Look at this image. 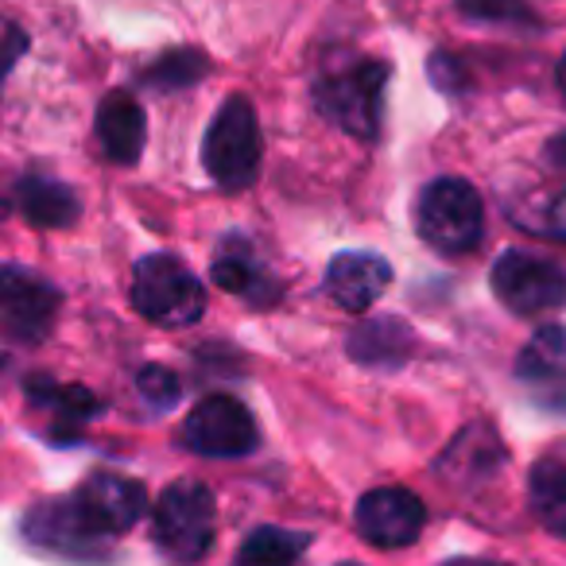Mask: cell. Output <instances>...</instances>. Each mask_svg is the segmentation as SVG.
I'll return each mask as SVG.
<instances>
[{
    "instance_id": "9c48e42d",
    "label": "cell",
    "mask_w": 566,
    "mask_h": 566,
    "mask_svg": "<svg viewBox=\"0 0 566 566\" xmlns=\"http://www.w3.org/2000/svg\"><path fill=\"white\" fill-rule=\"evenodd\" d=\"M71 504L78 512V520L86 524L90 535L97 539H109L120 535L144 516L148 509V493H144L140 481L120 478V473H94L90 481H82L71 493Z\"/></svg>"
},
{
    "instance_id": "f1b7e54d",
    "label": "cell",
    "mask_w": 566,
    "mask_h": 566,
    "mask_svg": "<svg viewBox=\"0 0 566 566\" xmlns=\"http://www.w3.org/2000/svg\"><path fill=\"white\" fill-rule=\"evenodd\" d=\"M338 566H361V563H338Z\"/></svg>"
},
{
    "instance_id": "7c38bea8",
    "label": "cell",
    "mask_w": 566,
    "mask_h": 566,
    "mask_svg": "<svg viewBox=\"0 0 566 566\" xmlns=\"http://www.w3.org/2000/svg\"><path fill=\"white\" fill-rule=\"evenodd\" d=\"M24 535L35 547L51 551V555H63V558H78V563H90V558H97V551H102V539L86 532V524H82L78 512H74L71 496L35 504L24 516Z\"/></svg>"
},
{
    "instance_id": "cb8c5ba5",
    "label": "cell",
    "mask_w": 566,
    "mask_h": 566,
    "mask_svg": "<svg viewBox=\"0 0 566 566\" xmlns=\"http://www.w3.org/2000/svg\"><path fill=\"white\" fill-rule=\"evenodd\" d=\"M24 51H28V35L12 20L0 17V86H4V78L12 74V66L20 63Z\"/></svg>"
},
{
    "instance_id": "5b68a950",
    "label": "cell",
    "mask_w": 566,
    "mask_h": 566,
    "mask_svg": "<svg viewBox=\"0 0 566 566\" xmlns=\"http://www.w3.org/2000/svg\"><path fill=\"white\" fill-rule=\"evenodd\" d=\"M202 164L221 190H244L260 175V125L249 97H229L202 140Z\"/></svg>"
},
{
    "instance_id": "d4e9b609",
    "label": "cell",
    "mask_w": 566,
    "mask_h": 566,
    "mask_svg": "<svg viewBox=\"0 0 566 566\" xmlns=\"http://www.w3.org/2000/svg\"><path fill=\"white\" fill-rule=\"evenodd\" d=\"M547 229H551V233H563V237H566V195L558 198L555 206H551V221H547Z\"/></svg>"
},
{
    "instance_id": "44dd1931",
    "label": "cell",
    "mask_w": 566,
    "mask_h": 566,
    "mask_svg": "<svg viewBox=\"0 0 566 566\" xmlns=\"http://www.w3.org/2000/svg\"><path fill=\"white\" fill-rule=\"evenodd\" d=\"M206 71H210L206 55H198V51H171V55L159 59L144 78L156 90H187V86H195L198 78H206Z\"/></svg>"
},
{
    "instance_id": "7402d4cb",
    "label": "cell",
    "mask_w": 566,
    "mask_h": 566,
    "mask_svg": "<svg viewBox=\"0 0 566 566\" xmlns=\"http://www.w3.org/2000/svg\"><path fill=\"white\" fill-rule=\"evenodd\" d=\"M458 12L481 24H535L527 0H454Z\"/></svg>"
},
{
    "instance_id": "9a60e30c",
    "label": "cell",
    "mask_w": 566,
    "mask_h": 566,
    "mask_svg": "<svg viewBox=\"0 0 566 566\" xmlns=\"http://www.w3.org/2000/svg\"><path fill=\"white\" fill-rule=\"evenodd\" d=\"M97 140L113 164H136L148 140V120L133 94L117 90L97 105Z\"/></svg>"
},
{
    "instance_id": "6da1fadb",
    "label": "cell",
    "mask_w": 566,
    "mask_h": 566,
    "mask_svg": "<svg viewBox=\"0 0 566 566\" xmlns=\"http://www.w3.org/2000/svg\"><path fill=\"white\" fill-rule=\"evenodd\" d=\"M213 524H218V504L210 485L182 478L159 493L151 512V539L167 563L198 566L213 547Z\"/></svg>"
},
{
    "instance_id": "52a82bcc",
    "label": "cell",
    "mask_w": 566,
    "mask_h": 566,
    "mask_svg": "<svg viewBox=\"0 0 566 566\" xmlns=\"http://www.w3.org/2000/svg\"><path fill=\"white\" fill-rule=\"evenodd\" d=\"M55 283L20 264H0V334L12 342H43L59 318Z\"/></svg>"
},
{
    "instance_id": "4316f807",
    "label": "cell",
    "mask_w": 566,
    "mask_h": 566,
    "mask_svg": "<svg viewBox=\"0 0 566 566\" xmlns=\"http://www.w3.org/2000/svg\"><path fill=\"white\" fill-rule=\"evenodd\" d=\"M9 210H12V198H9V195H4V190H0V221L9 218Z\"/></svg>"
},
{
    "instance_id": "8992f818",
    "label": "cell",
    "mask_w": 566,
    "mask_h": 566,
    "mask_svg": "<svg viewBox=\"0 0 566 566\" xmlns=\"http://www.w3.org/2000/svg\"><path fill=\"white\" fill-rule=\"evenodd\" d=\"M493 295L520 318L566 307V268L535 252L512 249L493 264Z\"/></svg>"
},
{
    "instance_id": "3957f363",
    "label": "cell",
    "mask_w": 566,
    "mask_h": 566,
    "mask_svg": "<svg viewBox=\"0 0 566 566\" xmlns=\"http://www.w3.org/2000/svg\"><path fill=\"white\" fill-rule=\"evenodd\" d=\"M388 66L377 59H354V63L331 66L318 78L315 102L338 128H346L357 140L380 136V102H385Z\"/></svg>"
},
{
    "instance_id": "30bf717a",
    "label": "cell",
    "mask_w": 566,
    "mask_h": 566,
    "mask_svg": "<svg viewBox=\"0 0 566 566\" xmlns=\"http://www.w3.org/2000/svg\"><path fill=\"white\" fill-rule=\"evenodd\" d=\"M354 524L365 543L396 551L419 539V532H423V524H427V509L408 489L385 485V489H373V493H365L361 501H357Z\"/></svg>"
},
{
    "instance_id": "4fadbf2b",
    "label": "cell",
    "mask_w": 566,
    "mask_h": 566,
    "mask_svg": "<svg viewBox=\"0 0 566 566\" xmlns=\"http://www.w3.org/2000/svg\"><path fill=\"white\" fill-rule=\"evenodd\" d=\"M392 283V268L377 252H338L326 268V295L342 311H369Z\"/></svg>"
},
{
    "instance_id": "ba28073f",
    "label": "cell",
    "mask_w": 566,
    "mask_h": 566,
    "mask_svg": "<svg viewBox=\"0 0 566 566\" xmlns=\"http://www.w3.org/2000/svg\"><path fill=\"white\" fill-rule=\"evenodd\" d=\"M182 442L202 458H244L256 450L260 431L252 411L233 396H206L182 423Z\"/></svg>"
},
{
    "instance_id": "e0dca14e",
    "label": "cell",
    "mask_w": 566,
    "mask_h": 566,
    "mask_svg": "<svg viewBox=\"0 0 566 566\" xmlns=\"http://www.w3.org/2000/svg\"><path fill=\"white\" fill-rule=\"evenodd\" d=\"M416 349V334L400 323V318H373V323L357 326L349 334V357L361 365H385L396 369L403 365Z\"/></svg>"
},
{
    "instance_id": "d6986e66",
    "label": "cell",
    "mask_w": 566,
    "mask_h": 566,
    "mask_svg": "<svg viewBox=\"0 0 566 566\" xmlns=\"http://www.w3.org/2000/svg\"><path fill=\"white\" fill-rule=\"evenodd\" d=\"M307 532H287V527H256L249 539L241 543L233 566H300L303 551H307Z\"/></svg>"
},
{
    "instance_id": "5bb4252c",
    "label": "cell",
    "mask_w": 566,
    "mask_h": 566,
    "mask_svg": "<svg viewBox=\"0 0 566 566\" xmlns=\"http://www.w3.org/2000/svg\"><path fill=\"white\" fill-rule=\"evenodd\" d=\"M213 283L221 292L249 300L252 307H268V303L280 300V283L272 280L264 260L256 256V249L244 237H233V241L221 244L218 260H213Z\"/></svg>"
},
{
    "instance_id": "ac0fdd59",
    "label": "cell",
    "mask_w": 566,
    "mask_h": 566,
    "mask_svg": "<svg viewBox=\"0 0 566 566\" xmlns=\"http://www.w3.org/2000/svg\"><path fill=\"white\" fill-rule=\"evenodd\" d=\"M532 512L555 535H566V458H543L532 465Z\"/></svg>"
},
{
    "instance_id": "2e32d148",
    "label": "cell",
    "mask_w": 566,
    "mask_h": 566,
    "mask_svg": "<svg viewBox=\"0 0 566 566\" xmlns=\"http://www.w3.org/2000/svg\"><path fill=\"white\" fill-rule=\"evenodd\" d=\"M20 210L40 229H66L78 221L82 206L66 182L43 179V175H24L20 179Z\"/></svg>"
},
{
    "instance_id": "484cf974",
    "label": "cell",
    "mask_w": 566,
    "mask_h": 566,
    "mask_svg": "<svg viewBox=\"0 0 566 566\" xmlns=\"http://www.w3.org/2000/svg\"><path fill=\"white\" fill-rule=\"evenodd\" d=\"M442 566H504V563H493V558H450Z\"/></svg>"
},
{
    "instance_id": "83f0119b",
    "label": "cell",
    "mask_w": 566,
    "mask_h": 566,
    "mask_svg": "<svg viewBox=\"0 0 566 566\" xmlns=\"http://www.w3.org/2000/svg\"><path fill=\"white\" fill-rule=\"evenodd\" d=\"M558 90H563V97H566V55L558 59Z\"/></svg>"
},
{
    "instance_id": "8fae6325",
    "label": "cell",
    "mask_w": 566,
    "mask_h": 566,
    "mask_svg": "<svg viewBox=\"0 0 566 566\" xmlns=\"http://www.w3.org/2000/svg\"><path fill=\"white\" fill-rule=\"evenodd\" d=\"M516 380L532 392V400L547 411L566 416V331L539 326L516 357Z\"/></svg>"
},
{
    "instance_id": "7a4b0ae2",
    "label": "cell",
    "mask_w": 566,
    "mask_h": 566,
    "mask_svg": "<svg viewBox=\"0 0 566 566\" xmlns=\"http://www.w3.org/2000/svg\"><path fill=\"white\" fill-rule=\"evenodd\" d=\"M133 307L148 323L182 331V326H195L206 315V292L198 275L179 256L151 252L133 272Z\"/></svg>"
},
{
    "instance_id": "277c9868",
    "label": "cell",
    "mask_w": 566,
    "mask_h": 566,
    "mask_svg": "<svg viewBox=\"0 0 566 566\" xmlns=\"http://www.w3.org/2000/svg\"><path fill=\"white\" fill-rule=\"evenodd\" d=\"M416 229L434 252L462 256L485 233L481 195L465 179H454V175L427 182L416 202Z\"/></svg>"
},
{
    "instance_id": "603a6c76",
    "label": "cell",
    "mask_w": 566,
    "mask_h": 566,
    "mask_svg": "<svg viewBox=\"0 0 566 566\" xmlns=\"http://www.w3.org/2000/svg\"><path fill=\"white\" fill-rule=\"evenodd\" d=\"M136 388H140V396L151 408H175L182 392L179 377L171 369H164V365H144L140 377H136Z\"/></svg>"
},
{
    "instance_id": "ffe728a7",
    "label": "cell",
    "mask_w": 566,
    "mask_h": 566,
    "mask_svg": "<svg viewBox=\"0 0 566 566\" xmlns=\"http://www.w3.org/2000/svg\"><path fill=\"white\" fill-rule=\"evenodd\" d=\"M28 396H32L35 408L55 411V419L63 427H78L86 419H94L102 411V400H97L90 388L82 385H55V380H32L28 385Z\"/></svg>"
}]
</instances>
